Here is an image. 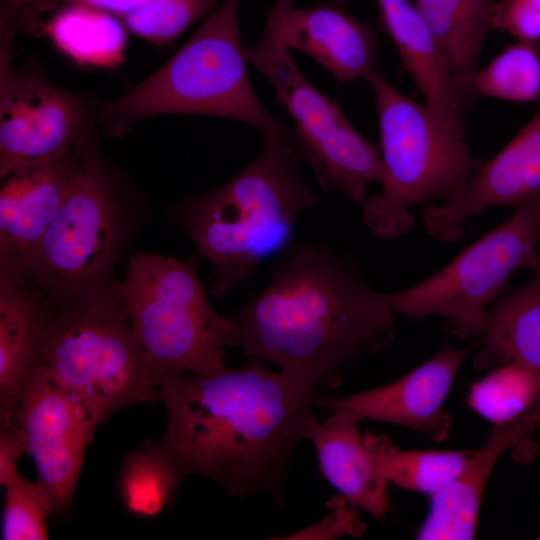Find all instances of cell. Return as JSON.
Listing matches in <instances>:
<instances>
[{"instance_id":"obj_5","label":"cell","mask_w":540,"mask_h":540,"mask_svg":"<svg viewBox=\"0 0 540 540\" xmlns=\"http://www.w3.org/2000/svg\"><path fill=\"white\" fill-rule=\"evenodd\" d=\"M144 214L139 195L102 154L95 125L74 145L66 197L22 273L52 300L93 295L114 281Z\"/></svg>"},{"instance_id":"obj_18","label":"cell","mask_w":540,"mask_h":540,"mask_svg":"<svg viewBox=\"0 0 540 540\" xmlns=\"http://www.w3.org/2000/svg\"><path fill=\"white\" fill-rule=\"evenodd\" d=\"M381 23L424 104L448 128L466 136L463 100L436 40L410 0H377Z\"/></svg>"},{"instance_id":"obj_8","label":"cell","mask_w":540,"mask_h":540,"mask_svg":"<svg viewBox=\"0 0 540 540\" xmlns=\"http://www.w3.org/2000/svg\"><path fill=\"white\" fill-rule=\"evenodd\" d=\"M114 288L161 382L182 373L228 368L224 358L232 346L231 323L212 306L195 256L183 260L139 251Z\"/></svg>"},{"instance_id":"obj_33","label":"cell","mask_w":540,"mask_h":540,"mask_svg":"<svg viewBox=\"0 0 540 540\" xmlns=\"http://www.w3.org/2000/svg\"><path fill=\"white\" fill-rule=\"evenodd\" d=\"M538 204H539V208H540V196L536 199Z\"/></svg>"},{"instance_id":"obj_10","label":"cell","mask_w":540,"mask_h":540,"mask_svg":"<svg viewBox=\"0 0 540 540\" xmlns=\"http://www.w3.org/2000/svg\"><path fill=\"white\" fill-rule=\"evenodd\" d=\"M244 50L248 63L269 79L277 102L296 123L295 133L320 187L343 192L354 203L365 201L367 186L383 178L380 147L354 127L337 101L305 77L291 50L261 36Z\"/></svg>"},{"instance_id":"obj_20","label":"cell","mask_w":540,"mask_h":540,"mask_svg":"<svg viewBox=\"0 0 540 540\" xmlns=\"http://www.w3.org/2000/svg\"><path fill=\"white\" fill-rule=\"evenodd\" d=\"M358 423L334 411L318 424L311 441L324 478L341 495L383 521L391 507L389 482L375 469Z\"/></svg>"},{"instance_id":"obj_4","label":"cell","mask_w":540,"mask_h":540,"mask_svg":"<svg viewBox=\"0 0 540 540\" xmlns=\"http://www.w3.org/2000/svg\"><path fill=\"white\" fill-rule=\"evenodd\" d=\"M242 0H222L163 66L128 92L100 102L96 122L111 137L124 136L145 118L165 114L233 119L261 134L281 133L303 155L295 133L262 104L250 79L241 41Z\"/></svg>"},{"instance_id":"obj_32","label":"cell","mask_w":540,"mask_h":540,"mask_svg":"<svg viewBox=\"0 0 540 540\" xmlns=\"http://www.w3.org/2000/svg\"><path fill=\"white\" fill-rule=\"evenodd\" d=\"M39 0H2L9 4H22L36 2ZM74 3H80L88 6H92L109 13H113L117 16L126 14L139 6L143 5L149 0H69Z\"/></svg>"},{"instance_id":"obj_30","label":"cell","mask_w":540,"mask_h":540,"mask_svg":"<svg viewBox=\"0 0 540 540\" xmlns=\"http://www.w3.org/2000/svg\"><path fill=\"white\" fill-rule=\"evenodd\" d=\"M492 29L518 40L540 42V0H497Z\"/></svg>"},{"instance_id":"obj_27","label":"cell","mask_w":540,"mask_h":540,"mask_svg":"<svg viewBox=\"0 0 540 540\" xmlns=\"http://www.w3.org/2000/svg\"><path fill=\"white\" fill-rule=\"evenodd\" d=\"M216 1L149 0L118 17L135 35L157 45H166L207 16L215 8Z\"/></svg>"},{"instance_id":"obj_34","label":"cell","mask_w":540,"mask_h":540,"mask_svg":"<svg viewBox=\"0 0 540 540\" xmlns=\"http://www.w3.org/2000/svg\"><path fill=\"white\" fill-rule=\"evenodd\" d=\"M537 539H540V536H539V537H537Z\"/></svg>"},{"instance_id":"obj_24","label":"cell","mask_w":540,"mask_h":540,"mask_svg":"<svg viewBox=\"0 0 540 540\" xmlns=\"http://www.w3.org/2000/svg\"><path fill=\"white\" fill-rule=\"evenodd\" d=\"M181 480L155 440H147L125 455L118 474V493L126 511L152 518L171 503Z\"/></svg>"},{"instance_id":"obj_6","label":"cell","mask_w":540,"mask_h":540,"mask_svg":"<svg viewBox=\"0 0 540 540\" xmlns=\"http://www.w3.org/2000/svg\"><path fill=\"white\" fill-rule=\"evenodd\" d=\"M114 281L83 298L47 297L38 344L37 366L99 425L130 405L160 400L161 381L133 333Z\"/></svg>"},{"instance_id":"obj_3","label":"cell","mask_w":540,"mask_h":540,"mask_svg":"<svg viewBox=\"0 0 540 540\" xmlns=\"http://www.w3.org/2000/svg\"><path fill=\"white\" fill-rule=\"evenodd\" d=\"M261 153L220 187L194 195L172 211L197 256L216 270L212 294L222 297L247 280L266 257L284 249L299 215L316 195L299 171L303 155L286 136L261 134Z\"/></svg>"},{"instance_id":"obj_9","label":"cell","mask_w":540,"mask_h":540,"mask_svg":"<svg viewBox=\"0 0 540 540\" xmlns=\"http://www.w3.org/2000/svg\"><path fill=\"white\" fill-rule=\"evenodd\" d=\"M537 200L460 253L446 267L408 289L387 293L394 312L410 318H447L460 338L481 334L487 305L520 269L540 266Z\"/></svg>"},{"instance_id":"obj_14","label":"cell","mask_w":540,"mask_h":540,"mask_svg":"<svg viewBox=\"0 0 540 540\" xmlns=\"http://www.w3.org/2000/svg\"><path fill=\"white\" fill-rule=\"evenodd\" d=\"M470 349L446 346L392 383L345 397L315 396V406L343 412L358 422L369 419L405 426L442 441L451 427L443 404Z\"/></svg>"},{"instance_id":"obj_31","label":"cell","mask_w":540,"mask_h":540,"mask_svg":"<svg viewBox=\"0 0 540 540\" xmlns=\"http://www.w3.org/2000/svg\"><path fill=\"white\" fill-rule=\"evenodd\" d=\"M26 443L16 420L0 419V485L5 487L19 473L18 461Z\"/></svg>"},{"instance_id":"obj_15","label":"cell","mask_w":540,"mask_h":540,"mask_svg":"<svg viewBox=\"0 0 540 540\" xmlns=\"http://www.w3.org/2000/svg\"><path fill=\"white\" fill-rule=\"evenodd\" d=\"M540 196V111L464 187L424 212L427 231L444 242L458 240L466 221L492 206L520 207Z\"/></svg>"},{"instance_id":"obj_26","label":"cell","mask_w":540,"mask_h":540,"mask_svg":"<svg viewBox=\"0 0 540 540\" xmlns=\"http://www.w3.org/2000/svg\"><path fill=\"white\" fill-rule=\"evenodd\" d=\"M538 400L536 379L523 367L509 363L474 383L467 402L482 417L501 424L526 414Z\"/></svg>"},{"instance_id":"obj_28","label":"cell","mask_w":540,"mask_h":540,"mask_svg":"<svg viewBox=\"0 0 540 540\" xmlns=\"http://www.w3.org/2000/svg\"><path fill=\"white\" fill-rule=\"evenodd\" d=\"M2 539H48V518L55 513L52 499L40 481L19 473L4 487Z\"/></svg>"},{"instance_id":"obj_12","label":"cell","mask_w":540,"mask_h":540,"mask_svg":"<svg viewBox=\"0 0 540 540\" xmlns=\"http://www.w3.org/2000/svg\"><path fill=\"white\" fill-rule=\"evenodd\" d=\"M15 420L54 511H67L99 424L76 397L38 366L26 383Z\"/></svg>"},{"instance_id":"obj_21","label":"cell","mask_w":540,"mask_h":540,"mask_svg":"<svg viewBox=\"0 0 540 540\" xmlns=\"http://www.w3.org/2000/svg\"><path fill=\"white\" fill-rule=\"evenodd\" d=\"M530 281L487 308L478 368L513 363L529 371L539 387L540 409V266Z\"/></svg>"},{"instance_id":"obj_1","label":"cell","mask_w":540,"mask_h":540,"mask_svg":"<svg viewBox=\"0 0 540 540\" xmlns=\"http://www.w3.org/2000/svg\"><path fill=\"white\" fill-rule=\"evenodd\" d=\"M159 393L167 422L158 449L182 479L206 477L235 497L279 499L293 451L319 424L314 387L256 358L214 374L167 377Z\"/></svg>"},{"instance_id":"obj_16","label":"cell","mask_w":540,"mask_h":540,"mask_svg":"<svg viewBox=\"0 0 540 540\" xmlns=\"http://www.w3.org/2000/svg\"><path fill=\"white\" fill-rule=\"evenodd\" d=\"M73 148L0 178V270L22 272L56 218L71 180Z\"/></svg>"},{"instance_id":"obj_19","label":"cell","mask_w":540,"mask_h":540,"mask_svg":"<svg viewBox=\"0 0 540 540\" xmlns=\"http://www.w3.org/2000/svg\"><path fill=\"white\" fill-rule=\"evenodd\" d=\"M46 300L24 273L0 270V419L15 420L26 383L38 365Z\"/></svg>"},{"instance_id":"obj_13","label":"cell","mask_w":540,"mask_h":540,"mask_svg":"<svg viewBox=\"0 0 540 540\" xmlns=\"http://www.w3.org/2000/svg\"><path fill=\"white\" fill-rule=\"evenodd\" d=\"M264 39L306 53L343 84L373 72L378 46L373 27L345 9L343 0L300 8L277 0L261 34Z\"/></svg>"},{"instance_id":"obj_29","label":"cell","mask_w":540,"mask_h":540,"mask_svg":"<svg viewBox=\"0 0 540 540\" xmlns=\"http://www.w3.org/2000/svg\"><path fill=\"white\" fill-rule=\"evenodd\" d=\"M326 507L329 512L318 522L286 537L278 539H336L342 536L362 537L366 530L358 506L341 495L331 497Z\"/></svg>"},{"instance_id":"obj_7","label":"cell","mask_w":540,"mask_h":540,"mask_svg":"<svg viewBox=\"0 0 540 540\" xmlns=\"http://www.w3.org/2000/svg\"><path fill=\"white\" fill-rule=\"evenodd\" d=\"M375 97L383 165L382 190L365 201L362 220L379 239H397L414 227L410 207L456 195L484 161L465 137L386 78L366 76Z\"/></svg>"},{"instance_id":"obj_25","label":"cell","mask_w":540,"mask_h":540,"mask_svg":"<svg viewBox=\"0 0 540 540\" xmlns=\"http://www.w3.org/2000/svg\"><path fill=\"white\" fill-rule=\"evenodd\" d=\"M470 99L485 96L514 102L540 97V42L517 40L506 46L469 86Z\"/></svg>"},{"instance_id":"obj_2","label":"cell","mask_w":540,"mask_h":540,"mask_svg":"<svg viewBox=\"0 0 540 540\" xmlns=\"http://www.w3.org/2000/svg\"><path fill=\"white\" fill-rule=\"evenodd\" d=\"M394 311L357 264L323 243L299 244L269 283L229 317L232 346L315 387L341 385L349 362L394 339Z\"/></svg>"},{"instance_id":"obj_22","label":"cell","mask_w":540,"mask_h":540,"mask_svg":"<svg viewBox=\"0 0 540 540\" xmlns=\"http://www.w3.org/2000/svg\"><path fill=\"white\" fill-rule=\"evenodd\" d=\"M497 0H415L414 6L436 40L466 103Z\"/></svg>"},{"instance_id":"obj_23","label":"cell","mask_w":540,"mask_h":540,"mask_svg":"<svg viewBox=\"0 0 540 540\" xmlns=\"http://www.w3.org/2000/svg\"><path fill=\"white\" fill-rule=\"evenodd\" d=\"M364 443L377 472L401 488L437 493L461 471L470 450H402L385 435L366 431Z\"/></svg>"},{"instance_id":"obj_11","label":"cell","mask_w":540,"mask_h":540,"mask_svg":"<svg viewBox=\"0 0 540 540\" xmlns=\"http://www.w3.org/2000/svg\"><path fill=\"white\" fill-rule=\"evenodd\" d=\"M92 93L55 84L36 64L0 55V178L69 152L96 122Z\"/></svg>"},{"instance_id":"obj_17","label":"cell","mask_w":540,"mask_h":540,"mask_svg":"<svg viewBox=\"0 0 540 540\" xmlns=\"http://www.w3.org/2000/svg\"><path fill=\"white\" fill-rule=\"evenodd\" d=\"M539 425L537 406L513 421L496 424L486 445L473 451L459 474L431 496L430 512L417 539H474L481 499L496 462L504 451L516 446Z\"/></svg>"}]
</instances>
